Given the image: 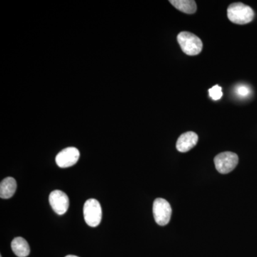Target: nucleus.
Instances as JSON below:
<instances>
[{
  "instance_id": "f257e3e1",
  "label": "nucleus",
  "mask_w": 257,
  "mask_h": 257,
  "mask_svg": "<svg viewBox=\"0 0 257 257\" xmlns=\"http://www.w3.org/2000/svg\"><path fill=\"white\" fill-rule=\"evenodd\" d=\"M227 17L231 23L246 25L252 21L254 18V12L249 6L243 3H233L228 8Z\"/></svg>"
},
{
  "instance_id": "f03ea898",
  "label": "nucleus",
  "mask_w": 257,
  "mask_h": 257,
  "mask_svg": "<svg viewBox=\"0 0 257 257\" xmlns=\"http://www.w3.org/2000/svg\"><path fill=\"white\" fill-rule=\"evenodd\" d=\"M179 46L186 55L195 56L202 52V40L194 34L189 32H182L177 36Z\"/></svg>"
},
{
  "instance_id": "7ed1b4c3",
  "label": "nucleus",
  "mask_w": 257,
  "mask_h": 257,
  "mask_svg": "<svg viewBox=\"0 0 257 257\" xmlns=\"http://www.w3.org/2000/svg\"><path fill=\"white\" fill-rule=\"evenodd\" d=\"M214 161L216 170L222 175H226L236 168L239 157L234 152H224L216 155Z\"/></svg>"
},
{
  "instance_id": "20e7f679",
  "label": "nucleus",
  "mask_w": 257,
  "mask_h": 257,
  "mask_svg": "<svg viewBox=\"0 0 257 257\" xmlns=\"http://www.w3.org/2000/svg\"><path fill=\"white\" fill-rule=\"evenodd\" d=\"M83 213L84 220L91 227H96L100 224L102 212L100 204L96 199H88L83 208Z\"/></svg>"
},
{
  "instance_id": "39448f33",
  "label": "nucleus",
  "mask_w": 257,
  "mask_h": 257,
  "mask_svg": "<svg viewBox=\"0 0 257 257\" xmlns=\"http://www.w3.org/2000/svg\"><path fill=\"white\" fill-rule=\"evenodd\" d=\"M170 203L162 198H157L153 204V214L155 221L160 226H165L170 222L172 216Z\"/></svg>"
},
{
  "instance_id": "423d86ee",
  "label": "nucleus",
  "mask_w": 257,
  "mask_h": 257,
  "mask_svg": "<svg viewBox=\"0 0 257 257\" xmlns=\"http://www.w3.org/2000/svg\"><path fill=\"white\" fill-rule=\"evenodd\" d=\"M49 201L52 209L59 215H63L68 210L69 197L62 191L55 190L51 192Z\"/></svg>"
},
{
  "instance_id": "0eeeda50",
  "label": "nucleus",
  "mask_w": 257,
  "mask_h": 257,
  "mask_svg": "<svg viewBox=\"0 0 257 257\" xmlns=\"http://www.w3.org/2000/svg\"><path fill=\"white\" fill-rule=\"evenodd\" d=\"M79 151L75 147H68L61 151L56 157V163L61 168H67L78 162Z\"/></svg>"
},
{
  "instance_id": "6e6552de",
  "label": "nucleus",
  "mask_w": 257,
  "mask_h": 257,
  "mask_svg": "<svg viewBox=\"0 0 257 257\" xmlns=\"http://www.w3.org/2000/svg\"><path fill=\"white\" fill-rule=\"evenodd\" d=\"M199 137L194 132L182 134L177 142V150L180 152H187L197 145Z\"/></svg>"
},
{
  "instance_id": "1a4fd4ad",
  "label": "nucleus",
  "mask_w": 257,
  "mask_h": 257,
  "mask_svg": "<svg viewBox=\"0 0 257 257\" xmlns=\"http://www.w3.org/2000/svg\"><path fill=\"white\" fill-rule=\"evenodd\" d=\"M16 189V180L13 177H7L0 184V197L2 199H10L14 195Z\"/></svg>"
},
{
  "instance_id": "9d476101",
  "label": "nucleus",
  "mask_w": 257,
  "mask_h": 257,
  "mask_svg": "<svg viewBox=\"0 0 257 257\" xmlns=\"http://www.w3.org/2000/svg\"><path fill=\"white\" fill-rule=\"evenodd\" d=\"M13 252L18 257L28 256L30 253V248L28 241L23 237H16L11 243Z\"/></svg>"
},
{
  "instance_id": "9b49d317",
  "label": "nucleus",
  "mask_w": 257,
  "mask_h": 257,
  "mask_svg": "<svg viewBox=\"0 0 257 257\" xmlns=\"http://www.w3.org/2000/svg\"><path fill=\"white\" fill-rule=\"evenodd\" d=\"M171 4L186 14H194L197 11V4L194 0H171Z\"/></svg>"
},
{
  "instance_id": "f8f14e48",
  "label": "nucleus",
  "mask_w": 257,
  "mask_h": 257,
  "mask_svg": "<svg viewBox=\"0 0 257 257\" xmlns=\"http://www.w3.org/2000/svg\"><path fill=\"white\" fill-rule=\"evenodd\" d=\"M236 95L241 98H246L251 95V90L246 84H239L235 88Z\"/></svg>"
},
{
  "instance_id": "ddd939ff",
  "label": "nucleus",
  "mask_w": 257,
  "mask_h": 257,
  "mask_svg": "<svg viewBox=\"0 0 257 257\" xmlns=\"http://www.w3.org/2000/svg\"><path fill=\"white\" fill-rule=\"evenodd\" d=\"M209 96L213 99V100H219L223 96L222 91H221V87L219 85H215L209 89Z\"/></svg>"
},
{
  "instance_id": "4468645a",
  "label": "nucleus",
  "mask_w": 257,
  "mask_h": 257,
  "mask_svg": "<svg viewBox=\"0 0 257 257\" xmlns=\"http://www.w3.org/2000/svg\"><path fill=\"white\" fill-rule=\"evenodd\" d=\"M65 257H79V256H74V255H67V256H66Z\"/></svg>"
},
{
  "instance_id": "2eb2a0df",
  "label": "nucleus",
  "mask_w": 257,
  "mask_h": 257,
  "mask_svg": "<svg viewBox=\"0 0 257 257\" xmlns=\"http://www.w3.org/2000/svg\"><path fill=\"white\" fill-rule=\"evenodd\" d=\"M0 257H3V256H0Z\"/></svg>"
}]
</instances>
